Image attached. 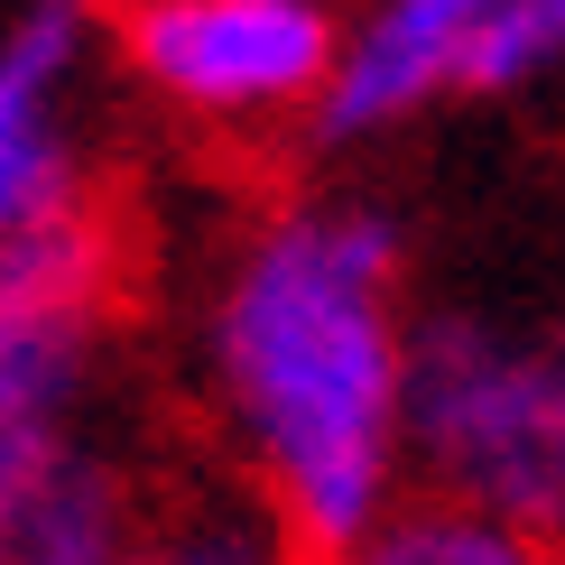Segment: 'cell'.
Masks as SVG:
<instances>
[{
	"label": "cell",
	"instance_id": "6da1fadb",
	"mask_svg": "<svg viewBox=\"0 0 565 565\" xmlns=\"http://www.w3.org/2000/svg\"><path fill=\"white\" fill-rule=\"evenodd\" d=\"M408 232L362 195L278 204L204 297V381L269 520L362 556L408 491Z\"/></svg>",
	"mask_w": 565,
	"mask_h": 565
},
{
	"label": "cell",
	"instance_id": "7a4b0ae2",
	"mask_svg": "<svg viewBox=\"0 0 565 565\" xmlns=\"http://www.w3.org/2000/svg\"><path fill=\"white\" fill-rule=\"evenodd\" d=\"M408 473L565 547V324H501L473 306L417 316Z\"/></svg>",
	"mask_w": 565,
	"mask_h": 565
},
{
	"label": "cell",
	"instance_id": "3957f363",
	"mask_svg": "<svg viewBox=\"0 0 565 565\" xmlns=\"http://www.w3.org/2000/svg\"><path fill=\"white\" fill-rule=\"evenodd\" d=\"M103 297L111 242L84 204L0 242V510L93 455L84 408L103 381Z\"/></svg>",
	"mask_w": 565,
	"mask_h": 565
},
{
	"label": "cell",
	"instance_id": "277c9868",
	"mask_svg": "<svg viewBox=\"0 0 565 565\" xmlns=\"http://www.w3.org/2000/svg\"><path fill=\"white\" fill-rule=\"evenodd\" d=\"M121 56L168 111L195 121H278L316 111L343 56L334 0H130Z\"/></svg>",
	"mask_w": 565,
	"mask_h": 565
},
{
	"label": "cell",
	"instance_id": "5b68a950",
	"mask_svg": "<svg viewBox=\"0 0 565 565\" xmlns=\"http://www.w3.org/2000/svg\"><path fill=\"white\" fill-rule=\"evenodd\" d=\"M491 10L501 0H362L343 19L334 84L306 111L316 149H371V139L408 130L417 111H436L445 93H463V56Z\"/></svg>",
	"mask_w": 565,
	"mask_h": 565
},
{
	"label": "cell",
	"instance_id": "8992f818",
	"mask_svg": "<svg viewBox=\"0 0 565 565\" xmlns=\"http://www.w3.org/2000/svg\"><path fill=\"white\" fill-rule=\"evenodd\" d=\"M93 56V0H29L0 29V242L84 204L75 168V75Z\"/></svg>",
	"mask_w": 565,
	"mask_h": 565
},
{
	"label": "cell",
	"instance_id": "52a82bcc",
	"mask_svg": "<svg viewBox=\"0 0 565 565\" xmlns=\"http://www.w3.org/2000/svg\"><path fill=\"white\" fill-rule=\"evenodd\" d=\"M362 556L371 565H529V556H547L529 529H510L501 510H482V501H463V491H398L390 501V520L362 537Z\"/></svg>",
	"mask_w": 565,
	"mask_h": 565
},
{
	"label": "cell",
	"instance_id": "ba28073f",
	"mask_svg": "<svg viewBox=\"0 0 565 565\" xmlns=\"http://www.w3.org/2000/svg\"><path fill=\"white\" fill-rule=\"evenodd\" d=\"M565 75V0H501L482 19L473 56H463V93L473 103H510Z\"/></svg>",
	"mask_w": 565,
	"mask_h": 565
}]
</instances>
